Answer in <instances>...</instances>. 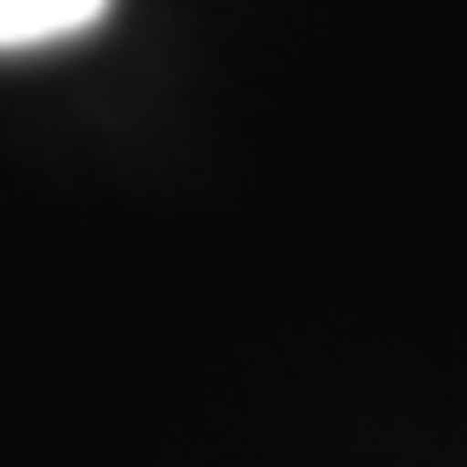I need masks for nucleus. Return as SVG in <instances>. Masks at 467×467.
Returning <instances> with one entry per match:
<instances>
[{
    "label": "nucleus",
    "mask_w": 467,
    "mask_h": 467,
    "mask_svg": "<svg viewBox=\"0 0 467 467\" xmlns=\"http://www.w3.org/2000/svg\"><path fill=\"white\" fill-rule=\"evenodd\" d=\"M110 0H0V48H42L97 28Z\"/></svg>",
    "instance_id": "f257e3e1"
}]
</instances>
